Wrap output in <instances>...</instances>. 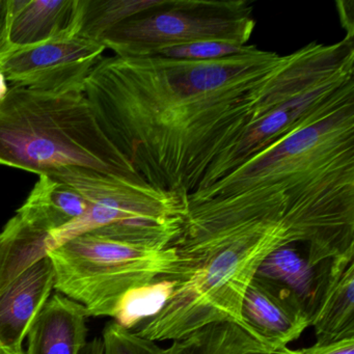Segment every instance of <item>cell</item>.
Masks as SVG:
<instances>
[{
  "label": "cell",
  "mask_w": 354,
  "mask_h": 354,
  "mask_svg": "<svg viewBox=\"0 0 354 354\" xmlns=\"http://www.w3.org/2000/svg\"><path fill=\"white\" fill-rule=\"evenodd\" d=\"M287 55L248 45L212 61L105 57L84 94L111 144L149 184L185 201L254 121Z\"/></svg>",
  "instance_id": "cell-1"
},
{
  "label": "cell",
  "mask_w": 354,
  "mask_h": 354,
  "mask_svg": "<svg viewBox=\"0 0 354 354\" xmlns=\"http://www.w3.org/2000/svg\"><path fill=\"white\" fill-rule=\"evenodd\" d=\"M183 227L283 225L313 267L354 256V100L186 196Z\"/></svg>",
  "instance_id": "cell-2"
},
{
  "label": "cell",
  "mask_w": 354,
  "mask_h": 354,
  "mask_svg": "<svg viewBox=\"0 0 354 354\" xmlns=\"http://www.w3.org/2000/svg\"><path fill=\"white\" fill-rule=\"evenodd\" d=\"M0 165L39 177L67 167L140 176L105 136L84 93L13 86L0 101Z\"/></svg>",
  "instance_id": "cell-3"
},
{
  "label": "cell",
  "mask_w": 354,
  "mask_h": 354,
  "mask_svg": "<svg viewBox=\"0 0 354 354\" xmlns=\"http://www.w3.org/2000/svg\"><path fill=\"white\" fill-rule=\"evenodd\" d=\"M50 176L80 192L88 207L80 218L49 234L47 252L86 233L152 248H169L181 233L184 201L140 176L109 175L82 167H67Z\"/></svg>",
  "instance_id": "cell-4"
},
{
  "label": "cell",
  "mask_w": 354,
  "mask_h": 354,
  "mask_svg": "<svg viewBox=\"0 0 354 354\" xmlns=\"http://www.w3.org/2000/svg\"><path fill=\"white\" fill-rule=\"evenodd\" d=\"M55 290L82 304L88 317H111L130 290L175 271L173 246L152 248L82 234L47 252Z\"/></svg>",
  "instance_id": "cell-5"
},
{
  "label": "cell",
  "mask_w": 354,
  "mask_h": 354,
  "mask_svg": "<svg viewBox=\"0 0 354 354\" xmlns=\"http://www.w3.org/2000/svg\"><path fill=\"white\" fill-rule=\"evenodd\" d=\"M248 0H162L111 28L101 39L122 57H150L165 47L214 41L245 46L256 28Z\"/></svg>",
  "instance_id": "cell-6"
},
{
  "label": "cell",
  "mask_w": 354,
  "mask_h": 354,
  "mask_svg": "<svg viewBox=\"0 0 354 354\" xmlns=\"http://www.w3.org/2000/svg\"><path fill=\"white\" fill-rule=\"evenodd\" d=\"M350 100H354V69L337 74L283 104L259 113L243 136L214 159L198 189L216 183L267 147L315 123Z\"/></svg>",
  "instance_id": "cell-7"
},
{
  "label": "cell",
  "mask_w": 354,
  "mask_h": 354,
  "mask_svg": "<svg viewBox=\"0 0 354 354\" xmlns=\"http://www.w3.org/2000/svg\"><path fill=\"white\" fill-rule=\"evenodd\" d=\"M105 49L102 43L80 37L11 49L0 55V72L13 86L46 94L84 93Z\"/></svg>",
  "instance_id": "cell-8"
},
{
  "label": "cell",
  "mask_w": 354,
  "mask_h": 354,
  "mask_svg": "<svg viewBox=\"0 0 354 354\" xmlns=\"http://www.w3.org/2000/svg\"><path fill=\"white\" fill-rule=\"evenodd\" d=\"M246 326L275 350L286 349L310 325V317L297 296L287 288L256 277L242 301Z\"/></svg>",
  "instance_id": "cell-9"
},
{
  "label": "cell",
  "mask_w": 354,
  "mask_h": 354,
  "mask_svg": "<svg viewBox=\"0 0 354 354\" xmlns=\"http://www.w3.org/2000/svg\"><path fill=\"white\" fill-rule=\"evenodd\" d=\"M53 289L55 270L47 256L0 292V353L24 351V341Z\"/></svg>",
  "instance_id": "cell-10"
},
{
  "label": "cell",
  "mask_w": 354,
  "mask_h": 354,
  "mask_svg": "<svg viewBox=\"0 0 354 354\" xmlns=\"http://www.w3.org/2000/svg\"><path fill=\"white\" fill-rule=\"evenodd\" d=\"M80 12V0H10L7 50L76 37Z\"/></svg>",
  "instance_id": "cell-11"
},
{
  "label": "cell",
  "mask_w": 354,
  "mask_h": 354,
  "mask_svg": "<svg viewBox=\"0 0 354 354\" xmlns=\"http://www.w3.org/2000/svg\"><path fill=\"white\" fill-rule=\"evenodd\" d=\"M310 326L320 345L354 339V256L331 261Z\"/></svg>",
  "instance_id": "cell-12"
},
{
  "label": "cell",
  "mask_w": 354,
  "mask_h": 354,
  "mask_svg": "<svg viewBox=\"0 0 354 354\" xmlns=\"http://www.w3.org/2000/svg\"><path fill=\"white\" fill-rule=\"evenodd\" d=\"M86 318L82 304L57 292L30 327L26 354H80L86 344Z\"/></svg>",
  "instance_id": "cell-13"
},
{
  "label": "cell",
  "mask_w": 354,
  "mask_h": 354,
  "mask_svg": "<svg viewBox=\"0 0 354 354\" xmlns=\"http://www.w3.org/2000/svg\"><path fill=\"white\" fill-rule=\"evenodd\" d=\"M88 207L86 198L71 186L51 176H40L17 214L50 234L80 218Z\"/></svg>",
  "instance_id": "cell-14"
},
{
  "label": "cell",
  "mask_w": 354,
  "mask_h": 354,
  "mask_svg": "<svg viewBox=\"0 0 354 354\" xmlns=\"http://www.w3.org/2000/svg\"><path fill=\"white\" fill-rule=\"evenodd\" d=\"M290 348L275 350L237 323L223 321L200 327L171 341L165 354H292Z\"/></svg>",
  "instance_id": "cell-15"
},
{
  "label": "cell",
  "mask_w": 354,
  "mask_h": 354,
  "mask_svg": "<svg viewBox=\"0 0 354 354\" xmlns=\"http://www.w3.org/2000/svg\"><path fill=\"white\" fill-rule=\"evenodd\" d=\"M296 245L292 244L275 250L261 265L256 277L274 281L293 292L312 317L328 277L330 263L310 266Z\"/></svg>",
  "instance_id": "cell-16"
},
{
  "label": "cell",
  "mask_w": 354,
  "mask_h": 354,
  "mask_svg": "<svg viewBox=\"0 0 354 354\" xmlns=\"http://www.w3.org/2000/svg\"><path fill=\"white\" fill-rule=\"evenodd\" d=\"M48 232L24 221L16 213L0 232V292L24 271L47 257Z\"/></svg>",
  "instance_id": "cell-17"
},
{
  "label": "cell",
  "mask_w": 354,
  "mask_h": 354,
  "mask_svg": "<svg viewBox=\"0 0 354 354\" xmlns=\"http://www.w3.org/2000/svg\"><path fill=\"white\" fill-rule=\"evenodd\" d=\"M162 0H80L76 37L100 43L122 22L160 5Z\"/></svg>",
  "instance_id": "cell-18"
},
{
  "label": "cell",
  "mask_w": 354,
  "mask_h": 354,
  "mask_svg": "<svg viewBox=\"0 0 354 354\" xmlns=\"http://www.w3.org/2000/svg\"><path fill=\"white\" fill-rule=\"evenodd\" d=\"M177 281L160 277L147 285L130 290L120 300L113 319L115 323L134 330L144 321L156 316L175 291Z\"/></svg>",
  "instance_id": "cell-19"
},
{
  "label": "cell",
  "mask_w": 354,
  "mask_h": 354,
  "mask_svg": "<svg viewBox=\"0 0 354 354\" xmlns=\"http://www.w3.org/2000/svg\"><path fill=\"white\" fill-rule=\"evenodd\" d=\"M102 354H165V348L111 321L101 335Z\"/></svg>",
  "instance_id": "cell-20"
},
{
  "label": "cell",
  "mask_w": 354,
  "mask_h": 354,
  "mask_svg": "<svg viewBox=\"0 0 354 354\" xmlns=\"http://www.w3.org/2000/svg\"><path fill=\"white\" fill-rule=\"evenodd\" d=\"M246 46L227 44V43L204 41L190 43L179 46L165 47L155 51L150 57H160L165 59H185V61H212L238 55L245 50Z\"/></svg>",
  "instance_id": "cell-21"
},
{
  "label": "cell",
  "mask_w": 354,
  "mask_h": 354,
  "mask_svg": "<svg viewBox=\"0 0 354 354\" xmlns=\"http://www.w3.org/2000/svg\"><path fill=\"white\" fill-rule=\"evenodd\" d=\"M298 354H354V339H342L329 344H316L297 349Z\"/></svg>",
  "instance_id": "cell-22"
},
{
  "label": "cell",
  "mask_w": 354,
  "mask_h": 354,
  "mask_svg": "<svg viewBox=\"0 0 354 354\" xmlns=\"http://www.w3.org/2000/svg\"><path fill=\"white\" fill-rule=\"evenodd\" d=\"M337 7L339 18H341L342 26L346 30V35L354 36L353 1H337Z\"/></svg>",
  "instance_id": "cell-23"
},
{
  "label": "cell",
  "mask_w": 354,
  "mask_h": 354,
  "mask_svg": "<svg viewBox=\"0 0 354 354\" xmlns=\"http://www.w3.org/2000/svg\"><path fill=\"white\" fill-rule=\"evenodd\" d=\"M10 19V0H0V55L8 48V26Z\"/></svg>",
  "instance_id": "cell-24"
},
{
  "label": "cell",
  "mask_w": 354,
  "mask_h": 354,
  "mask_svg": "<svg viewBox=\"0 0 354 354\" xmlns=\"http://www.w3.org/2000/svg\"><path fill=\"white\" fill-rule=\"evenodd\" d=\"M103 344L101 337H96L92 341L86 342L80 354H102Z\"/></svg>",
  "instance_id": "cell-25"
},
{
  "label": "cell",
  "mask_w": 354,
  "mask_h": 354,
  "mask_svg": "<svg viewBox=\"0 0 354 354\" xmlns=\"http://www.w3.org/2000/svg\"><path fill=\"white\" fill-rule=\"evenodd\" d=\"M7 80H6L3 74L0 72V101H3L9 92V86H8Z\"/></svg>",
  "instance_id": "cell-26"
},
{
  "label": "cell",
  "mask_w": 354,
  "mask_h": 354,
  "mask_svg": "<svg viewBox=\"0 0 354 354\" xmlns=\"http://www.w3.org/2000/svg\"><path fill=\"white\" fill-rule=\"evenodd\" d=\"M0 354H26V351L18 352V353H0Z\"/></svg>",
  "instance_id": "cell-27"
},
{
  "label": "cell",
  "mask_w": 354,
  "mask_h": 354,
  "mask_svg": "<svg viewBox=\"0 0 354 354\" xmlns=\"http://www.w3.org/2000/svg\"><path fill=\"white\" fill-rule=\"evenodd\" d=\"M292 354H298L297 350H294L293 353Z\"/></svg>",
  "instance_id": "cell-28"
}]
</instances>
